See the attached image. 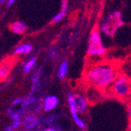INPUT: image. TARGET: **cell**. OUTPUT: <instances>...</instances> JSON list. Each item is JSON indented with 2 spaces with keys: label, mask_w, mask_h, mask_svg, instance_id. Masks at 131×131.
Returning <instances> with one entry per match:
<instances>
[{
  "label": "cell",
  "mask_w": 131,
  "mask_h": 131,
  "mask_svg": "<svg viewBox=\"0 0 131 131\" xmlns=\"http://www.w3.org/2000/svg\"><path fill=\"white\" fill-rule=\"evenodd\" d=\"M21 119H16V120H12L11 124L9 125L8 127H7L5 128V130L7 131H11V130H14V129L18 128L19 127L20 125H21Z\"/></svg>",
  "instance_id": "cell-17"
},
{
  "label": "cell",
  "mask_w": 131,
  "mask_h": 131,
  "mask_svg": "<svg viewBox=\"0 0 131 131\" xmlns=\"http://www.w3.org/2000/svg\"><path fill=\"white\" fill-rule=\"evenodd\" d=\"M127 116H128V127L131 130V104H128L127 107Z\"/></svg>",
  "instance_id": "cell-19"
},
{
  "label": "cell",
  "mask_w": 131,
  "mask_h": 131,
  "mask_svg": "<svg viewBox=\"0 0 131 131\" xmlns=\"http://www.w3.org/2000/svg\"><path fill=\"white\" fill-rule=\"evenodd\" d=\"M106 54V48L102 40L101 31L98 28H94L90 33L88 39L87 55L93 60H101Z\"/></svg>",
  "instance_id": "cell-3"
},
{
  "label": "cell",
  "mask_w": 131,
  "mask_h": 131,
  "mask_svg": "<svg viewBox=\"0 0 131 131\" xmlns=\"http://www.w3.org/2000/svg\"><path fill=\"white\" fill-rule=\"evenodd\" d=\"M12 67H13L12 60H4L0 63V82H3L7 79V77L10 73Z\"/></svg>",
  "instance_id": "cell-7"
},
{
  "label": "cell",
  "mask_w": 131,
  "mask_h": 131,
  "mask_svg": "<svg viewBox=\"0 0 131 131\" xmlns=\"http://www.w3.org/2000/svg\"><path fill=\"white\" fill-rule=\"evenodd\" d=\"M24 115V113L22 112L21 109L17 110L14 108H8L7 109V116L12 119V120H16V119H21V116Z\"/></svg>",
  "instance_id": "cell-13"
},
{
  "label": "cell",
  "mask_w": 131,
  "mask_h": 131,
  "mask_svg": "<svg viewBox=\"0 0 131 131\" xmlns=\"http://www.w3.org/2000/svg\"><path fill=\"white\" fill-rule=\"evenodd\" d=\"M32 50V46L30 44L25 43L21 44L19 46H18L14 50V54L16 55H21V54H28Z\"/></svg>",
  "instance_id": "cell-11"
},
{
  "label": "cell",
  "mask_w": 131,
  "mask_h": 131,
  "mask_svg": "<svg viewBox=\"0 0 131 131\" xmlns=\"http://www.w3.org/2000/svg\"><path fill=\"white\" fill-rule=\"evenodd\" d=\"M10 29L15 34H23L27 30V25L21 21L14 22L10 25Z\"/></svg>",
  "instance_id": "cell-10"
},
{
  "label": "cell",
  "mask_w": 131,
  "mask_h": 131,
  "mask_svg": "<svg viewBox=\"0 0 131 131\" xmlns=\"http://www.w3.org/2000/svg\"><path fill=\"white\" fill-rule=\"evenodd\" d=\"M14 2H15V0H7V6H12L14 4Z\"/></svg>",
  "instance_id": "cell-20"
},
{
  "label": "cell",
  "mask_w": 131,
  "mask_h": 131,
  "mask_svg": "<svg viewBox=\"0 0 131 131\" xmlns=\"http://www.w3.org/2000/svg\"><path fill=\"white\" fill-rule=\"evenodd\" d=\"M109 90L112 95L117 99L127 101L131 90V78L125 74H117Z\"/></svg>",
  "instance_id": "cell-4"
},
{
  "label": "cell",
  "mask_w": 131,
  "mask_h": 131,
  "mask_svg": "<svg viewBox=\"0 0 131 131\" xmlns=\"http://www.w3.org/2000/svg\"><path fill=\"white\" fill-rule=\"evenodd\" d=\"M67 72H68V62L67 61H63L61 63V65L59 67V70H58V76H59L60 79H63L67 75Z\"/></svg>",
  "instance_id": "cell-14"
},
{
  "label": "cell",
  "mask_w": 131,
  "mask_h": 131,
  "mask_svg": "<svg viewBox=\"0 0 131 131\" xmlns=\"http://www.w3.org/2000/svg\"><path fill=\"white\" fill-rule=\"evenodd\" d=\"M23 101H24V98H21V97L15 99V100L12 102V106H17V105H21V104L23 103Z\"/></svg>",
  "instance_id": "cell-18"
},
{
  "label": "cell",
  "mask_w": 131,
  "mask_h": 131,
  "mask_svg": "<svg viewBox=\"0 0 131 131\" xmlns=\"http://www.w3.org/2000/svg\"><path fill=\"white\" fill-rule=\"evenodd\" d=\"M75 104L78 114H84L88 109V99L81 94H74Z\"/></svg>",
  "instance_id": "cell-6"
},
{
  "label": "cell",
  "mask_w": 131,
  "mask_h": 131,
  "mask_svg": "<svg viewBox=\"0 0 131 131\" xmlns=\"http://www.w3.org/2000/svg\"><path fill=\"white\" fill-rule=\"evenodd\" d=\"M5 2H6V0H0V4H3Z\"/></svg>",
  "instance_id": "cell-22"
},
{
  "label": "cell",
  "mask_w": 131,
  "mask_h": 131,
  "mask_svg": "<svg viewBox=\"0 0 131 131\" xmlns=\"http://www.w3.org/2000/svg\"><path fill=\"white\" fill-rule=\"evenodd\" d=\"M117 70L114 65L107 62L94 63L86 69L84 81L90 87L100 90L109 89L117 76Z\"/></svg>",
  "instance_id": "cell-1"
},
{
  "label": "cell",
  "mask_w": 131,
  "mask_h": 131,
  "mask_svg": "<svg viewBox=\"0 0 131 131\" xmlns=\"http://www.w3.org/2000/svg\"><path fill=\"white\" fill-rule=\"evenodd\" d=\"M66 13H67V0H62L61 10L55 16L54 18H53V22H54V23H57V22L61 21V20L65 17Z\"/></svg>",
  "instance_id": "cell-12"
},
{
  "label": "cell",
  "mask_w": 131,
  "mask_h": 131,
  "mask_svg": "<svg viewBox=\"0 0 131 131\" xmlns=\"http://www.w3.org/2000/svg\"><path fill=\"white\" fill-rule=\"evenodd\" d=\"M72 120H73V122L75 123V125H76L79 128L84 129L85 127H86V125H85L84 121L83 120V118H82L81 116H79L78 113L72 114Z\"/></svg>",
  "instance_id": "cell-15"
},
{
  "label": "cell",
  "mask_w": 131,
  "mask_h": 131,
  "mask_svg": "<svg viewBox=\"0 0 131 131\" xmlns=\"http://www.w3.org/2000/svg\"><path fill=\"white\" fill-rule=\"evenodd\" d=\"M36 61H37V59H36L35 57H33V58L29 59L28 61H27L26 63H25L24 67H23V71H24L25 72H30V71L32 70V68L35 66Z\"/></svg>",
  "instance_id": "cell-16"
},
{
  "label": "cell",
  "mask_w": 131,
  "mask_h": 131,
  "mask_svg": "<svg viewBox=\"0 0 131 131\" xmlns=\"http://www.w3.org/2000/svg\"><path fill=\"white\" fill-rule=\"evenodd\" d=\"M59 104V99L56 95H48L42 102V107L46 112L54 110Z\"/></svg>",
  "instance_id": "cell-8"
},
{
  "label": "cell",
  "mask_w": 131,
  "mask_h": 131,
  "mask_svg": "<svg viewBox=\"0 0 131 131\" xmlns=\"http://www.w3.org/2000/svg\"><path fill=\"white\" fill-rule=\"evenodd\" d=\"M40 72H41V68H39L33 74L32 78H31V82H32V90L31 93L38 92L40 88V83H39V78H40Z\"/></svg>",
  "instance_id": "cell-9"
},
{
  "label": "cell",
  "mask_w": 131,
  "mask_h": 131,
  "mask_svg": "<svg viewBox=\"0 0 131 131\" xmlns=\"http://www.w3.org/2000/svg\"><path fill=\"white\" fill-rule=\"evenodd\" d=\"M40 119L34 114H28L22 120V126L26 130H33L39 126Z\"/></svg>",
  "instance_id": "cell-5"
},
{
  "label": "cell",
  "mask_w": 131,
  "mask_h": 131,
  "mask_svg": "<svg viewBox=\"0 0 131 131\" xmlns=\"http://www.w3.org/2000/svg\"><path fill=\"white\" fill-rule=\"evenodd\" d=\"M124 18L120 11L114 10L103 17L99 24V30L107 37H113L124 26Z\"/></svg>",
  "instance_id": "cell-2"
},
{
  "label": "cell",
  "mask_w": 131,
  "mask_h": 131,
  "mask_svg": "<svg viewBox=\"0 0 131 131\" xmlns=\"http://www.w3.org/2000/svg\"><path fill=\"white\" fill-rule=\"evenodd\" d=\"M127 102L128 104H131V90H130V93H129V94H128V97H127Z\"/></svg>",
  "instance_id": "cell-21"
}]
</instances>
